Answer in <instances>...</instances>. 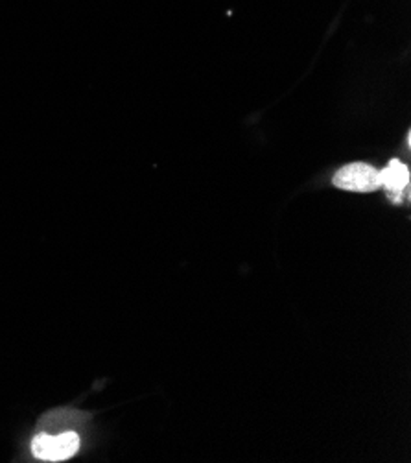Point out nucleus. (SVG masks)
<instances>
[{
    "instance_id": "obj_2",
    "label": "nucleus",
    "mask_w": 411,
    "mask_h": 463,
    "mask_svg": "<svg viewBox=\"0 0 411 463\" xmlns=\"http://www.w3.org/2000/svg\"><path fill=\"white\" fill-rule=\"evenodd\" d=\"M79 450V436L76 432H65L60 436L37 434L32 441V452L42 461H65Z\"/></svg>"
},
{
    "instance_id": "obj_1",
    "label": "nucleus",
    "mask_w": 411,
    "mask_h": 463,
    "mask_svg": "<svg viewBox=\"0 0 411 463\" xmlns=\"http://www.w3.org/2000/svg\"><path fill=\"white\" fill-rule=\"evenodd\" d=\"M332 181L341 191L375 193L380 189V172L371 165L352 163L340 168Z\"/></svg>"
},
{
    "instance_id": "obj_3",
    "label": "nucleus",
    "mask_w": 411,
    "mask_h": 463,
    "mask_svg": "<svg viewBox=\"0 0 411 463\" xmlns=\"http://www.w3.org/2000/svg\"><path fill=\"white\" fill-rule=\"evenodd\" d=\"M380 187L386 189L388 196L395 203H400L402 196L407 194L409 168L404 163L393 159L384 170H380Z\"/></svg>"
}]
</instances>
